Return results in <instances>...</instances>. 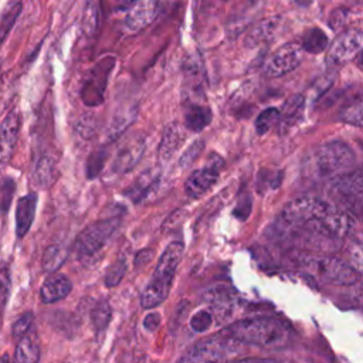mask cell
<instances>
[{"mask_svg":"<svg viewBox=\"0 0 363 363\" xmlns=\"http://www.w3.org/2000/svg\"><path fill=\"white\" fill-rule=\"evenodd\" d=\"M286 227L303 238L315 251H335L349 233V217L335 204L315 196H303L289 201L282 210Z\"/></svg>","mask_w":363,"mask_h":363,"instance_id":"1","label":"cell"},{"mask_svg":"<svg viewBox=\"0 0 363 363\" xmlns=\"http://www.w3.org/2000/svg\"><path fill=\"white\" fill-rule=\"evenodd\" d=\"M240 343L279 347L289 340L288 326L275 318H250L231 323L223 330Z\"/></svg>","mask_w":363,"mask_h":363,"instance_id":"2","label":"cell"},{"mask_svg":"<svg viewBox=\"0 0 363 363\" xmlns=\"http://www.w3.org/2000/svg\"><path fill=\"white\" fill-rule=\"evenodd\" d=\"M184 244L182 241H172L157 259L155 272L149 284L140 295V305L145 309L159 306L169 296L177 267L182 261Z\"/></svg>","mask_w":363,"mask_h":363,"instance_id":"3","label":"cell"},{"mask_svg":"<svg viewBox=\"0 0 363 363\" xmlns=\"http://www.w3.org/2000/svg\"><path fill=\"white\" fill-rule=\"evenodd\" d=\"M119 217L104 218L85 227L74 241V251L77 258L84 265H94L102 255L109 238L118 230Z\"/></svg>","mask_w":363,"mask_h":363,"instance_id":"4","label":"cell"},{"mask_svg":"<svg viewBox=\"0 0 363 363\" xmlns=\"http://www.w3.org/2000/svg\"><path fill=\"white\" fill-rule=\"evenodd\" d=\"M240 350V342L224 332L204 337L187 349L177 363H220Z\"/></svg>","mask_w":363,"mask_h":363,"instance_id":"5","label":"cell"},{"mask_svg":"<svg viewBox=\"0 0 363 363\" xmlns=\"http://www.w3.org/2000/svg\"><path fill=\"white\" fill-rule=\"evenodd\" d=\"M315 162L322 176H333L336 179L352 172L354 153L345 142L332 140L316 150Z\"/></svg>","mask_w":363,"mask_h":363,"instance_id":"6","label":"cell"},{"mask_svg":"<svg viewBox=\"0 0 363 363\" xmlns=\"http://www.w3.org/2000/svg\"><path fill=\"white\" fill-rule=\"evenodd\" d=\"M363 50V31L360 28H349L339 34L329 45L326 62L330 67L343 65L353 58H357Z\"/></svg>","mask_w":363,"mask_h":363,"instance_id":"7","label":"cell"},{"mask_svg":"<svg viewBox=\"0 0 363 363\" xmlns=\"http://www.w3.org/2000/svg\"><path fill=\"white\" fill-rule=\"evenodd\" d=\"M333 191L354 214H363V167L333 180Z\"/></svg>","mask_w":363,"mask_h":363,"instance_id":"8","label":"cell"},{"mask_svg":"<svg viewBox=\"0 0 363 363\" xmlns=\"http://www.w3.org/2000/svg\"><path fill=\"white\" fill-rule=\"evenodd\" d=\"M312 268L318 272L319 277L323 279L336 284V285H352L359 279L356 271L343 259L323 255L311 259Z\"/></svg>","mask_w":363,"mask_h":363,"instance_id":"9","label":"cell"},{"mask_svg":"<svg viewBox=\"0 0 363 363\" xmlns=\"http://www.w3.org/2000/svg\"><path fill=\"white\" fill-rule=\"evenodd\" d=\"M303 50L299 44L288 43L279 48H277L264 64V74L267 77H281L285 75L302 62Z\"/></svg>","mask_w":363,"mask_h":363,"instance_id":"10","label":"cell"},{"mask_svg":"<svg viewBox=\"0 0 363 363\" xmlns=\"http://www.w3.org/2000/svg\"><path fill=\"white\" fill-rule=\"evenodd\" d=\"M162 3L153 0L133 1L126 10L123 27L128 33H138L152 24L160 14Z\"/></svg>","mask_w":363,"mask_h":363,"instance_id":"11","label":"cell"},{"mask_svg":"<svg viewBox=\"0 0 363 363\" xmlns=\"http://www.w3.org/2000/svg\"><path fill=\"white\" fill-rule=\"evenodd\" d=\"M146 150V139L143 135H135L122 142L112 162V172L126 173L132 170L142 159Z\"/></svg>","mask_w":363,"mask_h":363,"instance_id":"12","label":"cell"},{"mask_svg":"<svg viewBox=\"0 0 363 363\" xmlns=\"http://www.w3.org/2000/svg\"><path fill=\"white\" fill-rule=\"evenodd\" d=\"M221 163V159H218L217 162L214 160L210 164L191 172L187 180L184 182L186 194L191 199H199L203 194H206L218 180Z\"/></svg>","mask_w":363,"mask_h":363,"instance_id":"13","label":"cell"},{"mask_svg":"<svg viewBox=\"0 0 363 363\" xmlns=\"http://www.w3.org/2000/svg\"><path fill=\"white\" fill-rule=\"evenodd\" d=\"M21 128V115L18 111H11L6 115L0 125V166H4L10 162Z\"/></svg>","mask_w":363,"mask_h":363,"instance_id":"14","label":"cell"},{"mask_svg":"<svg viewBox=\"0 0 363 363\" xmlns=\"http://www.w3.org/2000/svg\"><path fill=\"white\" fill-rule=\"evenodd\" d=\"M38 196L37 193H28L18 199L16 207V235L17 238H24V235L30 231L37 208Z\"/></svg>","mask_w":363,"mask_h":363,"instance_id":"15","label":"cell"},{"mask_svg":"<svg viewBox=\"0 0 363 363\" xmlns=\"http://www.w3.org/2000/svg\"><path fill=\"white\" fill-rule=\"evenodd\" d=\"M72 289L69 278L62 274H51L41 285L40 298L44 303H54L68 296Z\"/></svg>","mask_w":363,"mask_h":363,"instance_id":"16","label":"cell"},{"mask_svg":"<svg viewBox=\"0 0 363 363\" xmlns=\"http://www.w3.org/2000/svg\"><path fill=\"white\" fill-rule=\"evenodd\" d=\"M305 105H306L305 96L301 94L292 95L284 102L282 109L279 111L281 130L286 132L289 128L295 126L302 119L305 112Z\"/></svg>","mask_w":363,"mask_h":363,"instance_id":"17","label":"cell"},{"mask_svg":"<svg viewBox=\"0 0 363 363\" xmlns=\"http://www.w3.org/2000/svg\"><path fill=\"white\" fill-rule=\"evenodd\" d=\"M159 173L157 172H153L152 169L142 173L135 182L132 186H129L128 189L123 190V196L129 197L135 204L143 201L153 190L155 187L157 186L159 183Z\"/></svg>","mask_w":363,"mask_h":363,"instance_id":"18","label":"cell"},{"mask_svg":"<svg viewBox=\"0 0 363 363\" xmlns=\"http://www.w3.org/2000/svg\"><path fill=\"white\" fill-rule=\"evenodd\" d=\"M57 177H58V167L55 160L50 156L40 157L31 173L33 184L40 189H48L55 183Z\"/></svg>","mask_w":363,"mask_h":363,"instance_id":"19","label":"cell"},{"mask_svg":"<svg viewBox=\"0 0 363 363\" xmlns=\"http://www.w3.org/2000/svg\"><path fill=\"white\" fill-rule=\"evenodd\" d=\"M40 360V343L35 332L31 329L27 335L18 339L14 349L13 363H38Z\"/></svg>","mask_w":363,"mask_h":363,"instance_id":"20","label":"cell"},{"mask_svg":"<svg viewBox=\"0 0 363 363\" xmlns=\"http://www.w3.org/2000/svg\"><path fill=\"white\" fill-rule=\"evenodd\" d=\"M184 139L183 129L177 122H172L166 126L163 132V138L159 145V159L169 160L174 152L182 146Z\"/></svg>","mask_w":363,"mask_h":363,"instance_id":"21","label":"cell"},{"mask_svg":"<svg viewBox=\"0 0 363 363\" xmlns=\"http://www.w3.org/2000/svg\"><path fill=\"white\" fill-rule=\"evenodd\" d=\"M211 109L206 105L189 104L184 111V126L191 132L203 130L211 122Z\"/></svg>","mask_w":363,"mask_h":363,"instance_id":"22","label":"cell"},{"mask_svg":"<svg viewBox=\"0 0 363 363\" xmlns=\"http://www.w3.org/2000/svg\"><path fill=\"white\" fill-rule=\"evenodd\" d=\"M69 250L62 244H51L45 248L43 258H41V267L44 272L55 274L68 259Z\"/></svg>","mask_w":363,"mask_h":363,"instance_id":"23","label":"cell"},{"mask_svg":"<svg viewBox=\"0 0 363 363\" xmlns=\"http://www.w3.org/2000/svg\"><path fill=\"white\" fill-rule=\"evenodd\" d=\"M21 9H23V4L20 1H11L3 10V13L0 16V47L4 43V40L7 38L9 33L11 31L16 20L18 18V16L21 13Z\"/></svg>","mask_w":363,"mask_h":363,"instance_id":"24","label":"cell"},{"mask_svg":"<svg viewBox=\"0 0 363 363\" xmlns=\"http://www.w3.org/2000/svg\"><path fill=\"white\" fill-rule=\"evenodd\" d=\"M329 45V40L326 37V34L319 30V28H311L305 33L303 38H302V50L312 52V54H318L322 52L326 47Z\"/></svg>","mask_w":363,"mask_h":363,"instance_id":"25","label":"cell"},{"mask_svg":"<svg viewBox=\"0 0 363 363\" xmlns=\"http://www.w3.org/2000/svg\"><path fill=\"white\" fill-rule=\"evenodd\" d=\"M135 116H136V108H128L125 112L116 113L108 128V132H106L109 140L118 139L128 129V126L133 122Z\"/></svg>","mask_w":363,"mask_h":363,"instance_id":"26","label":"cell"},{"mask_svg":"<svg viewBox=\"0 0 363 363\" xmlns=\"http://www.w3.org/2000/svg\"><path fill=\"white\" fill-rule=\"evenodd\" d=\"M112 318V308L106 299L96 302V305L91 311V320L96 333L105 332Z\"/></svg>","mask_w":363,"mask_h":363,"instance_id":"27","label":"cell"},{"mask_svg":"<svg viewBox=\"0 0 363 363\" xmlns=\"http://www.w3.org/2000/svg\"><path fill=\"white\" fill-rule=\"evenodd\" d=\"M277 26H278V20L277 18H267V20H264L257 27H254L252 31L247 35L245 44L248 47H255L257 44L265 41L267 38H269L274 34Z\"/></svg>","mask_w":363,"mask_h":363,"instance_id":"28","label":"cell"},{"mask_svg":"<svg viewBox=\"0 0 363 363\" xmlns=\"http://www.w3.org/2000/svg\"><path fill=\"white\" fill-rule=\"evenodd\" d=\"M339 116L343 122L354 126H363V96L356 98L346 104L340 112Z\"/></svg>","mask_w":363,"mask_h":363,"instance_id":"29","label":"cell"},{"mask_svg":"<svg viewBox=\"0 0 363 363\" xmlns=\"http://www.w3.org/2000/svg\"><path fill=\"white\" fill-rule=\"evenodd\" d=\"M82 31L85 35L92 37L99 27V4L95 1H88L82 14Z\"/></svg>","mask_w":363,"mask_h":363,"instance_id":"30","label":"cell"},{"mask_svg":"<svg viewBox=\"0 0 363 363\" xmlns=\"http://www.w3.org/2000/svg\"><path fill=\"white\" fill-rule=\"evenodd\" d=\"M106 157H108V150L105 147L96 149L88 156L86 166H85V173L88 179H95L101 173L106 162Z\"/></svg>","mask_w":363,"mask_h":363,"instance_id":"31","label":"cell"},{"mask_svg":"<svg viewBox=\"0 0 363 363\" xmlns=\"http://www.w3.org/2000/svg\"><path fill=\"white\" fill-rule=\"evenodd\" d=\"M277 123H279V109L267 108L258 115L255 121V130L258 135H265Z\"/></svg>","mask_w":363,"mask_h":363,"instance_id":"32","label":"cell"},{"mask_svg":"<svg viewBox=\"0 0 363 363\" xmlns=\"http://www.w3.org/2000/svg\"><path fill=\"white\" fill-rule=\"evenodd\" d=\"M128 269L126 261L123 258H118L115 262H112L104 277V282L108 288H113L116 285H119V282L123 279L125 272Z\"/></svg>","mask_w":363,"mask_h":363,"instance_id":"33","label":"cell"},{"mask_svg":"<svg viewBox=\"0 0 363 363\" xmlns=\"http://www.w3.org/2000/svg\"><path fill=\"white\" fill-rule=\"evenodd\" d=\"M346 254H347V264L356 271L357 275H363V240L352 242Z\"/></svg>","mask_w":363,"mask_h":363,"instance_id":"34","label":"cell"},{"mask_svg":"<svg viewBox=\"0 0 363 363\" xmlns=\"http://www.w3.org/2000/svg\"><path fill=\"white\" fill-rule=\"evenodd\" d=\"M10 289H11L10 271H9V268H1L0 269V322H1V316H3L4 308L7 305L9 296H10Z\"/></svg>","mask_w":363,"mask_h":363,"instance_id":"35","label":"cell"},{"mask_svg":"<svg viewBox=\"0 0 363 363\" xmlns=\"http://www.w3.org/2000/svg\"><path fill=\"white\" fill-rule=\"evenodd\" d=\"M33 322H34V315L31 312H26L23 313L20 318H17V320L13 323L11 328V333L16 339H21L24 335H27L31 328H33Z\"/></svg>","mask_w":363,"mask_h":363,"instance_id":"36","label":"cell"},{"mask_svg":"<svg viewBox=\"0 0 363 363\" xmlns=\"http://www.w3.org/2000/svg\"><path fill=\"white\" fill-rule=\"evenodd\" d=\"M203 147H204V142H203V140H196V142H193V143L183 152V155L180 156V159H179V166L183 167V169L187 167V166H190V164L199 157V155L201 153Z\"/></svg>","mask_w":363,"mask_h":363,"instance_id":"37","label":"cell"},{"mask_svg":"<svg viewBox=\"0 0 363 363\" xmlns=\"http://www.w3.org/2000/svg\"><path fill=\"white\" fill-rule=\"evenodd\" d=\"M213 322V315L208 311H199L190 319V326L194 332H206Z\"/></svg>","mask_w":363,"mask_h":363,"instance_id":"38","label":"cell"},{"mask_svg":"<svg viewBox=\"0 0 363 363\" xmlns=\"http://www.w3.org/2000/svg\"><path fill=\"white\" fill-rule=\"evenodd\" d=\"M75 130L78 135L82 138H92V135L96 130V121L91 115H84L77 123H75Z\"/></svg>","mask_w":363,"mask_h":363,"instance_id":"39","label":"cell"},{"mask_svg":"<svg viewBox=\"0 0 363 363\" xmlns=\"http://www.w3.org/2000/svg\"><path fill=\"white\" fill-rule=\"evenodd\" d=\"M16 190V184L13 180H7L4 182L3 184V190H1V199H0V208L1 211L7 213L9 207H10V203H11V197H13V193Z\"/></svg>","mask_w":363,"mask_h":363,"instance_id":"40","label":"cell"},{"mask_svg":"<svg viewBox=\"0 0 363 363\" xmlns=\"http://www.w3.org/2000/svg\"><path fill=\"white\" fill-rule=\"evenodd\" d=\"M160 325V315L157 312H150L143 319V326L149 332H155Z\"/></svg>","mask_w":363,"mask_h":363,"instance_id":"41","label":"cell"},{"mask_svg":"<svg viewBox=\"0 0 363 363\" xmlns=\"http://www.w3.org/2000/svg\"><path fill=\"white\" fill-rule=\"evenodd\" d=\"M153 257V251L150 248H143L135 255V267H140L147 264Z\"/></svg>","mask_w":363,"mask_h":363,"instance_id":"42","label":"cell"},{"mask_svg":"<svg viewBox=\"0 0 363 363\" xmlns=\"http://www.w3.org/2000/svg\"><path fill=\"white\" fill-rule=\"evenodd\" d=\"M233 363H278L272 359H261V357H245V359H238Z\"/></svg>","mask_w":363,"mask_h":363,"instance_id":"43","label":"cell"},{"mask_svg":"<svg viewBox=\"0 0 363 363\" xmlns=\"http://www.w3.org/2000/svg\"><path fill=\"white\" fill-rule=\"evenodd\" d=\"M357 64L363 68V50H362V51H360V54L357 55Z\"/></svg>","mask_w":363,"mask_h":363,"instance_id":"44","label":"cell"},{"mask_svg":"<svg viewBox=\"0 0 363 363\" xmlns=\"http://www.w3.org/2000/svg\"><path fill=\"white\" fill-rule=\"evenodd\" d=\"M0 363H10V357H9L7 354H3V356L0 357Z\"/></svg>","mask_w":363,"mask_h":363,"instance_id":"45","label":"cell"}]
</instances>
